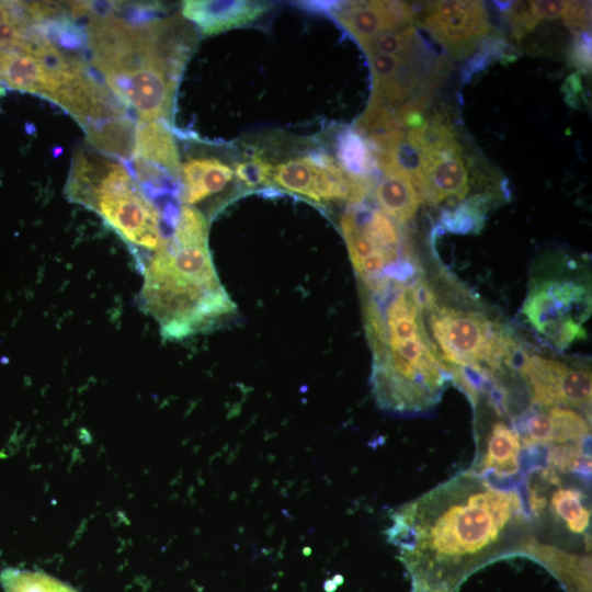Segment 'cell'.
Wrapping results in <instances>:
<instances>
[{
    "label": "cell",
    "instance_id": "cell-10",
    "mask_svg": "<svg viewBox=\"0 0 592 592\" xmlns=\"http://www.w3.org/2000/svg\"><path fill=\"white\" fill-rule=\"evenodd\" d=\"M420 24L455 58L473 53L491 26L483 2L455 0L429 3Z\"/></svg>",
    "mask_w": 592,
    "mask_h": 592
},
{
    "label": "cell",
    "instance_id": "cell-2",
    "mask_svg": "<svg viewBox=\"0 0 592 592\" xmlns=\"http://www.w3.org/2000/svg\"><path fill=\"white\" fill-rule=\"evenodd\" d=\"M157 7L136 3L127 18L117 15V2H76L75 14L88 18L90 61L111 94L138 122L171 125L178 84L196 35L179 14L158 16Z\"/></svg>",
    "mask_w": 592,
    "mask_h": 592
},
{
    "label": "cell",
    "instance_id": "cell-24",
    "mask_svg": "<svg viewBox=\"0 0 592 592\" xmlns=\"http://www.w3.org/2000/svg\"><path fill=\"white\" fill-rule=\"evenodd\" d=\"M505 14L515 39L532 32L539 22L532 13L528 1L512 2Z\"/></svg>",
    "mask_w": 592,
    "mask_h": 592
},
{
    "label": "cell",
    "instance_id": "cell-6",
    "mask_svg": "<svg viewBox=\"0 0 592 592\" xmlns=\"http://www.w3.org/2000/svg\"><path fill=\"white\" fill-rule=\"evenodd\" d=\"M430 338L451 366L486 368L492 374L514 367L523 350L501 323L479 311L435 306L428 311Z\"/></svg>",
    "mask_w": 592,
    "mask_h": 592
},
{
    "label": "cell",
    "instance_id": "cell-23",
    "mask_svg": "<svg viewBox=\"0 0 592 592\" xmlns=\"http://www.w3.org/2000/svg\"><path fill=\"white\" fill-rule=\"evenodd\" d=\"M272 164L258 155L249 160L235 164V177L248 189H255L269 183L272 174Z\"/></svg>",
    "mask_w": 592,
    "mask_h": 592
},
{
    "label": "cell",
    "instance_id": "cell-4",
    "mask_svg": "<svg viewBox=\"0 0 592 592\" xmlns=\"http://www.w3.org/2000/svg\"><path fill=\"white\" fill-rule=\"evenodd\" d=\"M65 194L101 217L128 246L137 266L172 234L128 168L95 149L75 151Z\"/></svg>",
    "mask_w": 592,
    "mask_h": 592
},
{
    "label": "cell",
    "instance_id": "cell-11",
    "mask_svg": "<svg viewBox=\"0 0 592 592\" xmlns=\"http://www.w3.org/2000/svg\"><path fill=\"white\" fill-rule=\"evenodd\" d=\"M332 16L365 49L378 35L412 25L414 10L402 1H342Z\"/></svg>",
    "mask_w": 592,
    "mask_h": 592
},
{
    "label": "cell",
    "instance_id": "cell-18",
    "mask_svg": "<svg viewBox=\"0 0 592 592\" xmlns=\"http://www.w3.org/2000/svg\"><path fill=\"white\" fill-rule=\"evenodd\" d=\"M584 493L573 487L558 488L550 499L553 512L572 534H583L591 521V510Z\"/></svg>",
    "mask_w": 592,
    "mask_h": 592
},
{
    "label": "cell",
    "instance_id": "cell-8",
    "mask_svg": "<svg viewBox=\"0 0 592 592\" xmlns=\"http://www.w3.org/2000/svg\"><path fill=\"white\" fill-rule=\"evenodd\" d=\"M528 325L559 350L587 338L583 323L591 311L588 285L553 278L534 284L522 308Z\"/></svg>",
    "mask_w": 592,
    "mask_h": 592
},
{
    "label": "cell",
    "instance_id": "cell-3",
    "mask_svg": "<svg viewBox=\"0 0 592 592\" xmlns=\"http://www.w3.org/2000/svg\"><path fill=\"white\" fill-rule=\"evenodd\" d=\"M138 269L144 276L139 305L163 339L208 330L235 310L212 260L207 219L195 207L181 206L171 236Z\"/></svg>",
    "mask_w": 592,
    "mask_h": 592
},
{
    "label": "cell",
    "instance_id": "cell-30",
    "mask_svg": "<svg viewBox=\"0 0 592 592\" xmlns=\"http://www.w3.org/2000/svg\"><path fill=\"white\" fill-rule=\"evenodd\" d=\"M5 94V89L0 86V98L3 96Z\"/></svg>",
    "mask_w": 592,
    "mask_h": 592
},
{
    "label": "cell",
    "instance_id": "cell-13",
    "mask_svg": "<svg viewBox=\"0 0 592 592\" xmlns=\"http://www.w3.org/2000/svg\"><path fill=\"white\" fill-rule=\"evenodd\" d=\"M234 170L217 157L187 152L180 158V202L196 207L216 196L231 182Z\"/></svg>",
    "mask_w": 592,
    "mask_h": 592
},
{
    "label": "cell",
    "instance_id": "cell-15",
    "mask_svg": "<svg viewBox=\"0 0 592 592\" xmlns=\"http://www.w3.org/2000/svg\"><path fill=\"white\" fill-rule=\"evenodd\" d=\"M521 441L516 431L504 422L492 425L482 457V470L498 478H510L519 473Z\"/></svg>",
    "mask_w": 592,
    "mask_h": 592
},
{
    "label": "cell",
    "instance_id": "cell-9",
    "mask_svg": "<svg viewBox=\"0 0 592 592\" xmlns=\"http://www.w3.org/2000/svg\"><path fill=\"white\" fill-rule=\"evenodd\" d=\"M516 369L525 379L535 407L591 406V372L559 360L524 353Z\"/></svg>",
    "mask_w": 592,
    "mask_h": 592
},
{
    "label": "cell",
    "instance_id": "cell-5",
    "mask_svg": "<svg viewBox=\"0 0 592 592\" xmlns=\"http://www.w3.org/2000/svg\"><path fill=\"white\" fill-rule=\"evenodd\" d=\"M374 354L371 384L377 405L411 414L432 409L441 399L451 371L425 330L407 339L371 340Z\"/></svg>",
    "mask_w": 592,
    "mask_h": 592
},
{
    "label": "cell",
    "instance_id": "cell-29",
    "mask_svg": "<svg viewBox=\"0 0 592 592\" xmlns=\"http://www.w3.org/2000/svg\"><path fill=\"white\" fill-rule=\"evenodd\" d=\"M565 93L567 94L566 99L567 101H570L569 103L574 106V102L578 101V93H580L581 84H580V78L578 73H573L565 82L563 86Z\"/></svg>",
    "mask_w": 592,
    "mask_h": 592
},
{
    "label": "cell",
    "instance_id": "cell-26",
    "mask_svg": "<svg viewBox=\"0 0 592 592\" xmlns=\"http://www.w3.org/2000/svg\"><path fill=\"white\" fill-rule=\"evenodd\" d=\"M570 48V62L582 72L591 69V35L590 32L574 33Z\"/></svg>",
    "mask_w": 592,
    "mask_h": 592
},
{
    "label": "cell",
    "instance_id": "cell-19",
    "mask_svg": "<svg viewBox=\"0 0 592 592\" xmlns=\"http://www.w3.org/2000/svg\"><path fill=\"white\" fill-rule=\"evenodd\" d=\"M0 583L4 592H78L45 572L15 568L2 570Z\"/></svg>",
    "mask_w": 592,
    "mask_h": 592
},
{
    "label": "cell",
    "instance_id": "cell-22",
    "mask_svg": "<svg viewBox=\"0 0 592 592\" xmlns=\"http://www.w3.org/2000/svg\"><path fill=\"white\" fill-rule=\"evenodd\" d=\"M479 45V49L466 61L462 71L464 81L470 80L474 73L483 70L491 62L509 57L505 53L509 49V45L500 37L489 36Z\"/></svg>",
    "mask_w": 592,
    "mask_h": 592
},
{
    "label": "cell",
    "instance_id": "cell-25",
    "mask_svg": "<svg viewBox=\"0 0 592 592\" xmlns=\"http://www.w3.org/2000/svg\"><path fill=\"white\" fill-rule=\"evenodd\" d=\"M561 18L563 23L574 33L590 31V2L568 1Z\"/></svg>",
    "mask_w": 592,
    "mask_h": 592
},
{
    "label": "cell",
    "instance_id": "cell-28",
    "mask_svg": "<svg viewBox=\"0 0 592 592\" xmlns=\"http://www.w3.org/2000/svg\"><path fill=\"white\" fill-rule=\"evenodd\" d=\"M342 1H300L299 7H303L309 12L329 13L332 15L341 5Z\"/></svg>",
    "mask_w": 592,
    "mask_h": 592
},
{
    "label": "cell",
    "instance_id": "cell-20",
    "mask_svg": "<svg viewBox=\"0 0 592 592\" xmlns=\"http://www.w3.org/2000/svg\"><path fill=\"white\" fill-rule=\"evenodd\" d=\"M490 195L481 194L470 197L453 209L442 213L440 227L453 234H476L483 224V208L487 206Z\"/></svg>",
    "mask_w": 592,
    "mask_h": 592
},
{
    "label": "cell",
    "instance_id": "cell-7",
    "mask_svg": "<svg viewBox=\"0 0 592 592\" xmlns=\"http://www.w3.org/2000/svg\"><path fill=\"white\" fill-rule=\"evenodd\" d=\"M417 166L409 173L423 201L439 204L462 201L469 192V178L455 127L436 114L406 134Z\"/></svg>",
    "mask_w": 592,
    "mask_h": 592
},
{
    "label": "cell",
    "instance_id": "cell-16",
    "mask_svg": "<svg viewBox=\"0 0 592 592\" xmlns=\"http://www.w3.org/2000/svg\"><path fill=\"white\" fill-rule=\"evenodd\" d=\"M338 164L351 177L373 182L378 170L374 150L367 139L355 128L342 129L335 140Z\"/></svg>",
    "mask_w": 592,
    "mask_h": 592
},
{
    "label": "cell",
    "instance_id": "cell-12",
    "mask_svg": "<svg viewBox=\"0 0 592 592\" xmlns=\"http://www.w3.org/2000/svg\"><path fill=\"white\" fill-rule=\"evenodd\" d=\"M267 2L250 0H186L182 16L203 35H216L253 23L270 10Z\"/></svg>",
    "mask_w": 592,
    "mask_h": 592
},
{
    "label": "cell",
    "instance_id": "cell-1",
    "mask_svg": "<svg viewBox=\"0 0 592 592\" xmlns=\"http://www.w3.org/2000/svg\"><path fill=\"white\" fill-rule=\"evenodd\" d=\"M388 540L410 571L414 592H451L469 570L514 547L527 517L516 490L464 471L391 515Z\"/></svg>",
    "mask_w": 592,
    "mask_h": 592
},
{
    "label": "cell",
    "instance_id": "cell-21",
    "mask_svg": "<svg viewBox=\"0 0 592 592\" xmlns=\"http://www.w3.org/2000/svg\"><path fill=\"white\" fill-rule=\"evenodd\" d=\"M547 411L553 423L551 444L588 442L590 423L579 412L563 407L547 408Z\"/></svg>",
    "mask_w": 592,
    "mask_h": 592
},
{
    "label": "cell",
    "instance_id": "cell-17",
    "mask_svg": "<svg viewBox=\"0 0 592 592\" xmlns=\"http://www.w3.org/2000/svg\"><path fill=\"white\" fill-rule=\"evenodd\" d=\"M316 169L306 157L289 159L273 167L271 181L278 187L319 203L315 189Z\"/></svg>",
    "mask_w": 592,
    "mask_h": 592
},
{
    "label": "cell",
    "instance_id": "cell-14",
    "mask_svg": "<svg viewBox=\"0 0 592 592\" xmlns=\"http://www.w3.org/2000/svg\"><path fill=\"white\" fill-rule=\"evenodd\" d=\"M382 173L373 186L380 210L400 224L410 221L423 201L410 174L397 164Z\"/></svg>",
    "mask_w": 592,
    "mask_h": 592
},
{
    "label": "cell",
    "instance_id": "cell-27",
    "mask_svg": "<svg viewBox=\"0 0 592 592\" xmlns=\"http://www.w3.org/2000/svg\"><path fill=\"white\" fill-rule=\"evenodd\" d=\"M530 8L534 16L540 21L542 19H556L562 16L568 1H528Z\"/></svg>",
    "mask_w": 592,
    "mask_h": 592
}]
</instances>
